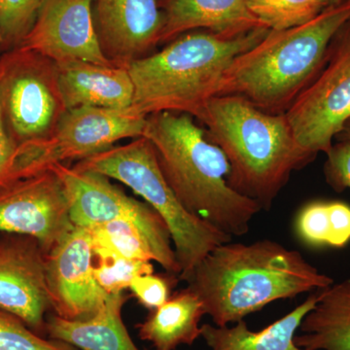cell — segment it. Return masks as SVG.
<instances>
[{"label": "cell", "instance_id": "cell-1", "mask_svg": "<svg viewBox=\"0 0 350 350\" xmlns=\"http://www.w3.org/2000/svg\"><path fill=\"white\" fill-rule=\"evenodd\" d=\"M185 282L218 327L237 323L273 301L325 289L335 282L299 251L271 239L221 244Z\"/></svg>", "mask_w": 350, "mask_h": 350}, {"label": "cell", "instance_id": "cell-2", "mask_svg": "<svg viewBox=\"0 0 350 350\" xmlns=\"http://www.w3.org/2000/svg\"><path fill=\"white\" fill-rule=\"evenodd\" d=\"M198 121L229 161L228 185L266 211L292 172L317 157L298 144L286 115L269 114L239 96H214Z\"/></svg>", "mask_w": 350, "mask_h": 350}, {"label": "cell", "instance_id": "cell-3", "mask_svg": "<svg viewBox=\"0 0 350 350\" xmlns=\"http://www.w3.org/2000/svg\"><path fill=\"white\" fill-rule=\"evenodd\" d=\"M142 137L153 145L163 176L188 211L231 237L250 231L261 206L228 185L229 161L194 117L149 115Z\"/></svg>", "mask_w": 350, "mask_h": 350}, {"label": "cell", "instance_id": "cell-4", "mask_svg": "<svg viewBox=\"0 0 350 350\" xmlns=\"http://www.w3.org/2000/svg\"><path fill=\"white\" fill-rule=\"evenodd\" d=\"M349 21L347 0L305 25L269 29L226 69L216 96H239L269 114H285L323 68L332 40Z\"/></svg>", "mask_w": 350, "mask_h": 350}, {"label": "cell", "instance_id": "cell-5", "mask_svg": "<svg viewBox=\"0 0 350 350\" xmlns=\"http://www.w3.org/2000/svg\"><path fill=\"white\" fill-rule=\"evenodd\" d=\"M269 31L260 27L236 38L208 31H190L160 52L126 64L133 85V107L145 116L183 113L199 119L207 101L217 94L226 69Z\"/></svg>", "mask_w": 350, "mask_h": 350}, {"label": "cell", "instance_id": "cell-6", "mask_svg": "<svg viewBox=\"0 0 350 350\" xmlns=\"http://www.w3.org/2000/svg\"><path fill=\"white\" fill-rule=\"evenodd\" d=\"M75 167L121 182L156 211L169 228L181 269L179 280H187L211 251L232 241L181 204L163 176L153 145L144 137L83 159Z\"/></svg>", "mask_w": 350, "mask_h": 350}, {"label": "cell", "instance_id": "cell-7", "mask_svg": "<svg viewBox=\"0 0 350 350\" xmlns=\"http://www.w3.org/2000/svg\"><path fill=\"white\" fill-rule=\"evenodd\" d=\"M147 116L135 107L123 109L83 107L66 110L47 137L18 145L13 182L51 165L83 160L125 138L144 135Z\"/></svg>", "mask_w": 350, "mask_h": 350}, {"label": "cell", "instance_id": "cell-8", "mask_svg": "<svg viewBox=\"0 0 350 350\" xmlns=\"http://www.w3.org/2000/svg\"><path fill=\"white\" fill-rule=\"evenodd\" d=\"M48 170H53L63 184L73 225L92 228L113 220L130 221L144 234L155 262L167 273L180 276L169 228L147 202L130 197L108 177L96 172L66 163H56Z\"/></svg>", "mask_w": 350, "mask_h": 350}, {"label": "cell", "instance_id": "cell-9", "mask_svg": "<svg viewBox=\"0 0 350 350\" xmlns=\"http://www.w3.org/2000/svg\"><path fill=\"white\" fill-rule=\"evenodd\" d=\"M285 115L305 150L315 156L331 151L350 119V21L332 40L323 68Z\"/></svg>", "mask_w": 350, "mask_h": 350}, {"label": "cell", "instance_id": "cell-10", "mask_svg": "<svg viewBox=\"0 0 350 350\" xmlns=\"http://www.w3.org/2000/svg\"><path fill=\"white\" fill-rule=\"evenodd\" d=\"M19 52L0 66L4 114L18 145L47 137L66 112L57 64L36 53Z\"/></svg>", "mask_w": 350, "mask_h": 350}, {"label": "cell", "instance_id": "cell-11", "mask_svg": "<svg viewBox=\"0 0 350 350\" xmlns=\"http://www.w3.org/2000/svg\"><path fill=\"white\" fill-rule=\"evenodd\" d=\"M73 227L63 184L53 170L0 189V232L31 237L48 254Z\"/></svg>", "mask_w": 350, "mask_h": 350}, {"label": "cell", "instance_id": "cell-12", "mask_svg": "<svg viewBox=\"0 0 350 350\" xmlns=\"http://www.w3.org/2000/svg\"><path fill=\"white\" fill-rule=\"evenodd\" d=\"M94 0H42L36 22L20 51L47 57L57 64L86 62L118 66L103 49L93 16Z\"/></svg>", "mask_w": 350, "mask_h": 350}, {"label": "cell", "instance_id": "cell-13", "mask_svg": "<svg viewBox=\"0 0 350 350\" xmlns=\"http://www.w3.org/2000/svg\"><path fill=\"white\" fill-rule=\"evenodd\" d=\"M94 262L91 234L78 226L46 255V282L55 315L85 320L105 305L109 295L94 278Z\"/></svg>", "mask_w": 350, "mask_h": 350}, {"label": "cell", "instance_id": "cell-14", "mask_svg": "<svg viewBox=\"0 0 350 350\" xmlns=\"http://www.w3.org/2000/svg\"><path fill=\"white\" fill-rule=\"evenodd\" d=\"M46 255L31 237L6 234L0 239V310L43 337L46 313L51 310Z\"/></svg>", "mask_w": 350, "mask_h": 350}, {"label": "cell", "instance_id": "cell-15", "mask_svg": "<svg viewBox=\"0 0 350 350\" xmlns=\"http://www.w3.org/2000/svg\"><path fill=\"white\" fill-rule=\"evenodd\" d=\"M96 32L105 56L120 66L148 56L160 44L159 0H94Z\"/></svg>", "mask_w": 350, "mask_h": 350}, {"label": "cell", "instance_id": "cell-16", "mask_svg": "<svg viewBox=\"0 0 350 350\" xmlns=\"http://www.w3.org/2000/svg\"><path fill=\"white\" fill-rule=\"evenodd\" d=\"M159 6L163 15L160 44L202 29L236 38L266 27L251 13L248 0H159Z\"/></svg>", "mask_w": 350, "mask_h": 350}, {"label": "cell", "instance_id": "cell-17", "mask_svg": "<svg viewBox=\"0 0 350 350\" xmlns=\"http://www.w3.org/2000/svg\"><path fill=\"white\" fill-rule=\"evenodd\" d=\"M57 66L66 110L83 107L123 109L133 105V85L125 66L86 62Z\"/></svg>", "mask_w": 350, "mask_h": 350}, {"label": "cell", "instance_id": "cell-18", "mask_svg": "<svg viewBox=\"0 0 350 350\" xmlns=\"http://www.w3.org/2000/svg\"><path fill=\"white\" fill-rule=\"evenodd\" d=\"M126 300L124 293L109 295L103 308L85 320H66L50 315L46 320V336L79 350H140L122 319Z\"/></svg>", "mask_w": 350, "mask_h": 350}, {"label": "cell", "instance_id": "cell-19", "mask_svg": "<svg viewBox=\"0 0 350 350\" xmlns=\"http://www.w3.org/2000/svg\"><path fill=\"white\" fill-rule=\"evenodd\" d=\"M320 291L313 292L300 306L261 331L250 330L243 319L231 327L204 324L200 337L209 350H308L296 345L295 336L304 317L317 305Z\"/></svg>", "mask_w": 350, "mask_h": 350}, {"label": "cell", "instance_id": "cell-20", "mask_svg": "<svg viewBox=\"0 0 350 350\" xmlns=\"http://www.w3.org/2000/svg\"><path fill=\"white\" fill-rule=\"evenodd\" d=\"M295 342L308 350H350V278L320 291L317 305L299 327Z\"/></svg>", "mask_w": 350, "mask_h": 350}, {"label": "cell", "instance_id": "cell-21", "mask_svg": "<svg viewBox=\"0 0 350 350\" xmlns=\"http://www.w3.org/2000/svg\"><path fill=\"white\" fill-rule=\"evenodd\" d=\"M206 315L199 297L188 287L176 292L137 328L142 340L151 342L156 350H175L192 345L200 337V322Z\"/></svg>", "mask_w": 350, "mask_h": 350}, {"label": "cell", "instance_id": "cell-22", "mask_svg": "<svg viewBox=\"0 0 350 350\" xmlns=\"http://www.w3.org/2000/svg\"><path fill=\"white\" fill-rule=\"evenodd\" d=\"M330 5V0H248L251 13L271 31L305 25Z\"/></svg>", "mask_w": 350, "mask_h": 350}, {"label": "cell", "instance_id": "cell-23", "mask_svg": "<svg viewBox=\"0 0 350 350\" xmlns=\"http://www.w3.org/2000/svg\"><path fill=\"white\" fill-rule=\"evenodd\" d=\"M87 229L94 247L109 250L129 259L155 261L144 234L130 221L113 220Z\"/></svg>", "mask_w": 350, "mask_h": 350}, {"label": "cell", "instance_id": "cell-24", "mask_svg": "<svg viewBox=\"0 0 350 350\" xmlns=\"http://www.w3.org/2000/svg\"><path fill=\"white\" fill-rule=\"evenodd\" d=\"M94 251V278L108 295L124 293L138 276L154 273L151 261L129 259L103 248Z\"/></svg>", "mask_w": 350, "mask_h": 350}, {"label": "cell", "instance_id": "cell-25", "mask_svg": "<svg viewBox=\"0 0 350 350\" xmlns=\"http://www.w3.org/2000/svg\"><path fill=\"white\" fill-rule=\"evenodd\" d=\"M0 350H79L32 331L24 321L0 310Z\"/></svg>", "mask_w": 350, "mask_h": 350}, {"label": "cell", "instance_id": "cell-26", "mask_svg": "<svg viewBox=\"0 0 350 350\" xmlns=\"http://www.w3.org/2000/svg\"><path fill=\"white\" fill-rule=\"evenodd\" d=\"M42 0H0V31L9 42L21 43L36 22Z\"/></svg>", "mask_w": 350, "mask_h": 350}, {"label": "cell", "instance_id": "cell-27", "mask_svg": "<svg viewBox=\"0 0 350 350\" xmlns=\"http://www.w3.org/2000/svg\"><path fill=\"white\" fill-rule=\"evenodd\" d=\"M296 229L304 243L312 246L329 245L328 202H313L306 204L297 218Z\"/></svg>", "mask_w": 350, "mask_h": 350}, {"label": "cell", "instance_id": "cell-28", "mask_svg": "<svg viewBox=\"0 0 350 350\" xmlns=\"http://www.w3.org/2000/svg\"><path fill=\"white\" fill-rule=\"evenodd\" d=\"M174 275H149L138 276L129 289L140 305L148 310L160 308L172 297V289L177 282Z\"/></svg>", "mask_w": 350, "mask_h": 350}, {"label": "cell", "instance_id": "cell-29", "mask_svg": "<svg viewBox=\"0 0 350 350\" xmlns=\"http://www.w3.org/2000/svg\"><path fill=\"white\" fill-rule=\"evenodd\" d=\"M326 181L334 190L350 189V142L334 144L327 154L325 167Z\"/></svg>", "mask_w": 350, "mask_h": 350}, {"label": "cell", "instance_id": "cell-30", "mask_svg": "<svg viewBox=\"0 0 350 350\" xmlns=\"http://www.w3.org/2000/svg\"><path fill=\"white\" fill-rule=\"evenodd\" d=\"M2 101L1 83H0V189L13 182L18 144L7 131Z\"/></svg>", "mask_w": 350, "mask_h": 350}, {"label": "cell", "instance_id": "cell-31", "mask_svg": "<svg viewBox=\"0 0 350 350\" xmlns=\"http://www.w3.org/2000/svg\"><path fill=\"white\" fill-rule=\"evenodd\" d=\"M329 245L342 248L350 241V206L342 202H328Z\"/></svg>", "mask_w": 350, "mask_h": 350}, {"label": "cell", "instance_id": "cell-32", "mask_svg": "<svg viewBox=\"0 0 350 350\" xmlns=\"http://www.w3.org/2000/svg\"><path fill=\"white\" fill-rule=\"evenodd\" d=\"M337 142H350V119L345 123L344 128L336 137Z\"/></svg>", "mask_w": 350, "mask_h": 350}, {"label": "cell", "instance_id": "cell-33", "mask_svg": "<svg viewBox=\"0 0 350 350\" xmlns=\"http://www.w3.org/2000/svg\"><path fill=\"white\" fill-rule=\"evenodd\" d=\"M345 1H347V0H330V3L331 5H335V4H340Z\"/></svg>", "mask_w": 350, "mask_h": 350}, {"label": "cell", "instance_id": "cell-34", "mask_svg": "<svg viewBox=\"0 0 350 350\" xmlns=\"http://www.w3.org/2000/svg\"><path fill=\"white\" fill-rule=\"evenodd\" d=\"M2 39V34H1V31H0V40H1Z\"/></svg>", "mask_w": 350, "mask_h": 350}]
</instances>
